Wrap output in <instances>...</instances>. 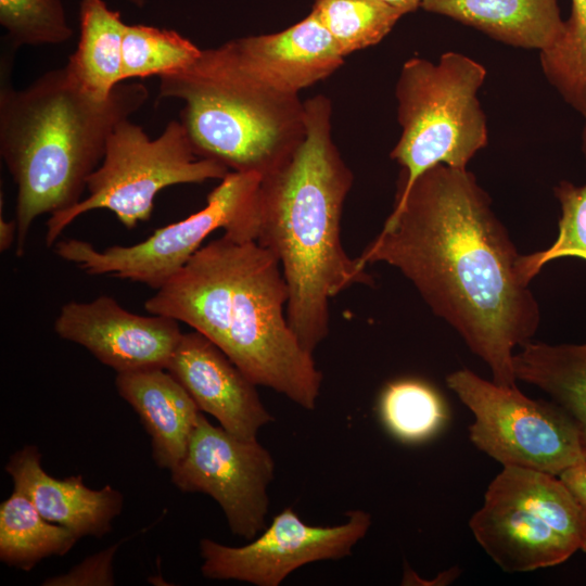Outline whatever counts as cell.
I'll return each instance as SVG.
<instances>
[{
	"mask_svg": "<svg viewBox=\"0 0 586 586\" xmlns=\"http://www.w3.org/2000/svg\"><path fill=\"white\" fill-rule=\"evenodd\" d=\"M519 257L475 176L437 164L396 192L383 228L357 259L396 268L488 366L492 381L513 386V351L532 341L540 321Z\"/></svg>",
	"mask_w": 586,
	"mask_h": 586,
	"instance_id": "cell-1",
	"label": "cell"
},
{
	"mask_svg": "<svg viewBox=\"0 0 586 586\" xmlns=\"http://www.w3.org/2000/svg\"><path fill=\"white\" fill-rule=\"evenodd\" d=\"M288 300L276 256L254 240L222 234L203 245L144 308L190 326L255 385L313 410L322 373L288 322Z\"/></svg>",
	"mask_w": 586,
	"mask_h": 586,
	"instance_id": "cell-2",
	"label": "cell"
},
{
	"mask_svg": "<svg viewBox=\"0 0 586 586\" xmlns=\"http://www.w3.org/2000/svg\"><path fill=\"white\" fill-rule=\"evenodd\" d=\"M306 136L292 157L262 178L256 242L279 260L289 289L288 322L309 353L328 336L330 300L372 284L341 240V217L354 177L331 136L330 100L304 101Z\"/></svg>",
	"mask_w": 586,
	"mask_h": 586,
	"instance_id": "cell-3",
	"label": "cell"
},
{
	"mask_svg": "<svg viewBox=\"0 0 586 586\" xmlns=\"http://www.w3.org/2000/svg\"><path fill=\"white\" fill-rule=\"evenodd\" d=\"M149 97L140 82H120L106 99L86 92L65 66L28 87L0 90V154L17 187L15 254L22 257L34 220L82 200L114 128Z\"/></svg>",
	"mask_w": 586,
	"mask_h": 586,
	"instance_id": "cell-4",
	"label": "cell"
},
{
	"mask_svg": "<svg viewBox=\"0 0 586 586\" xmlns=\"http://www.w3.org/2000/svg\"><path fill=\"white\" fill-rule=\"evenodd\" d=\"M160 95L183 101L181 123L195 155L230 171L264 177L285 164L306 136L297 94L186 68L160 76Z\"/></svg>",
	"mask_w": 586,
	"mask_h": 586,
	"instance_id": "cell-5",
	"label": "cell"
},
{
	"mask_svg": "<svg viewBox=\"0 0 586 586\" xmlns=\"http://www.w3.org/2000/svg\"><path fill=\"white\" fill-rule=\"evenodd\" d=\"M486 75L481 63L454 51L436 63L422 58L404 63L395 88L402 133L391 152L403 167L397 191L437 164L467 169L486 146V116L477 98Z\"/></svg>",
	"mask_w": 586,
	"mask_h": 586,
	"instance_id": "cell-6",
	"label": "cell"
},
{
	"mask_svg": "<svg viewBox=\"0 0 586 586\" xmlns=\"http://www.w3.org/2000/svg\"><path fill=\"white\" fill-rule=\"evenodd\" d=\"M469 526L508 573L555 566L586 552V508L559 476L538 470L502 467Z\"/></svg>",
	"mask_w": 586,
	"mask_h": 586,
	"instance_id": "cell-7",
	"label": "cell"
},
{
	"mask_svg": "<svg viewBox=\"0 0 586 586\" xmlns=\"http://www.w3.org/2000/svg\"><path fill=\"white\" fill-rule=\"evenodd\" d=\"M229 171L216 161L195 155L181 122H169L151 140L141 126L125 119L107 139L104 157L88 179L87 196L69 209L50 215L46 244L53 246L66 227L93 209H109L132 229L151 218L155 196L163 189L221 180Z\"/></svg>",
	"mask_w": 586,
	"mask_h": 586,
	"instance_id": "cell-8",
	"label": "cell"
},
{
	"mask_svg": "<svg viewBox=\"0 0 586 586\" xmlns=\"http://www.w3.org/2000/svg\"><path fill=\"white\" fill-rule=\"evenodd\" d=\"M262 176L229 171L207 195L206 205L155 230L132 245L103 250L78 239L58 241L55 254L91 276L130 280L157 290L178 272L215 230L240 241H256L257 196Z\"/></svg>",
	"mask_w": 586,
	"mask_h": 586,
	"instance_id": "cell-9",
	"label": "cell"
},
{
	"mask_svg": "<svg viewBox=\"0 0 586 586\" xmlns=\"http://www.w3.org/2000/svg\"><path fill=\"white\" fill-rule=\"evenodd\" d=\"M446 385L472 412V444L502 464L559 476L586 461L579 430L553 402L525 396L517 385L488 381L469 369L446 377Z\"/></svg>",
	"mask_w": 586,
	"mask_h": 586,
	"instance_id": "cell-10",
	"label": "cell"
},
{
	"mask_svg": "<svg viewBox=\"0 0 586 586\" xmlns=\"http://www.w3.org/2000/svg\"><path fill=\"white\" fill-rule=\"evenodd\" d=\"M170 474L178 489L215 499L233 534L251 540L267 526L275 460L257 438L238 437L201 413L187 454Z\"/></svg>",
	"mask_w": 586,
	"mask_h": 586,
	"instance_id": "cell-11",
	"label": "cell"
},
{
	"mask_svg": "<svg viewBox=\"0 0 586 586\" xmlns=\"http://www.w3.org/2000/svg\"><path fill=\"white\" fill-rule=\"evenodd\" d=\"M346 518L337 525L315 526L306 524L289 507L245 546L231 547L202 538V574L211 579L278 586L303 565L348 557L372 520L360 509L348 511Z\"/></svg>",
	"mask_w": 586,
	"mask_h": 586,
	"instance_id": "cell-12",
	"label": "cell"
},
{
	"mask_svg": "<svg viewBox=\"0 0 586 586\" xmlns=\"http://www.w3.org/2000/svg\"><path fill=\"white\" fill-rule=\"evenodd\" d=\"M344 58L332 36L310 12L282 31L238 38L202 50L188 68L298 95L302 89L340 68Z\"/></svg>",
	"mask_w": 586,
	"mask_h": 586,
	"instance_id": "cell-13",
	"label": "cell"
},
{
	"mask_svg": "<svg viewBox=\"0 0 586 586\" xmlns=\"http://www.w3.org/2000/svg\"><path fill=\"white\" fill-rule=\"evenodd\" d=\"M53 328L117 373L166 369L182 335L177 320L133 314L109 295L65 303Z\"/></svg>",
	"mask_w": 586,
	"mask_h": 586,
	"instance_id": "cell-14",
	"label": "cell"
},
{
	"mask_svg": "<svg viewBox=\"0 0 586 586\" xmlns=\"http://www.w3.org/2000/svg\"><path fill=\"white\" fill-rule=\"evenodd\" d=\"M166 370L186 388L201 411L215 417L229 433L257 438L273 421L256 386L208 337L182 333Z\"/></svg>",
	"mask_w": 586,
	"mask_h": 586,
	"instance_id": "cell-15",
	"label": "cell"
},
{
	"mask_svg": "<svg viewBox=\"0 0 586 586\" xmlns=\"http://www.w3.org/2000/svg\"><path fill=\"white\" fill-rule=\"evenodd\" d=\"M5 471L14 489L28 497L46 520L68 528L78 538L104 536L123 508V495L111 485L95 491L84 483L81 475L58 479L48 474L34 445L14 453Z\"/></svg>",
	"mask_w": 586,
	"mask_h": 586,
	"instance_id": "cell-16",
	"label": "cell"
},
{
	"mask_svg": "<svg viewBox=\"0 0 586 586\" xmlns=\"http://www.w3.org/2000/svg\"><path fill=\"white\" fill-rule=\"evenodd\" d=\"M115 385L150 435L157 467L174 470L184 458L201 416L195 402L166 369L120 372Z\"/></svg>",
	"mask_w": 586,
	"mask_h": 586,
	"instance_id": "cell-17",
	"label": "cell"
},
{
	"mask_svg": "<svg viewBox=\"0 0 586 586\" xmlns=\"http://www.w3.org/2000/svg\"><path fill=\"white\" fill-rule=\"evenodd\" d=\"M421 8L539 53L559 41L565 25L558 0H423Z\"/></svg>",
	"mask_w": 586,
	"mask_h": 586,
	"instance_id": "cell-18",
	"label": "cell"
},
{
	"mask_svg": "<svg viewBox=\"0 0 586 586\" xmlns=\"http://www.w3.org/2000/svg\"><path fill=\"white\" fill-rule=\"evenodd\" d=\"M517 380L545 392L576 423L586 458V342H528L513 355Z\"/></svg>",
	"mask_w": 586,
	"mask_h": 586,
	"instance_id": "cell-19",
	"label": "cell"
},
{
	"mask_svg": "<svg viewBox=\"0 0 586 586\" xmlns=\"http://www.w3.org/2000/svg\"><path fill=\"white\" fill-rule=\"evenodd\" d=\"M80 36L65 68L89 94L106 99L122 79L123 41L127 25L103 0H81Z\"/></svg>",
	"mask_w": 586,
	"mask_h": 586,
	"instance_id": "cell-20",
	"label": "cell"
},
{
	"mask_svg": "<svg viewBox=\"0 0 586 586\" xmlns=\"http://www.w3.org/2000/svg\"><path fill=\"white\" fill-rule=\"evenodd\" d=\"M79 538L68 528L46 520L28 497L13 489L0 505V559L30 571L40 560L64 556Z\"/></svg>",
	"mask_w": 586,
	"mask_h": 586,
	"instance_id": "cell-21",
	"label": "cell"
},
{
	"mask_svg": "<svg viewBox=\"0 0 586 586\" xmlns=\"http://www.w3.org/2000/svg\"><path fill=\"white\" fill-rule=\"evenodd\" d=\"M379 408L386 429L406 443L432 437L447 418L445 404L436 390L416 379L387 384L381 394Z\"/></svg>",
	"mask_w": 586,
	"mask_h": 586,
	"instance_id": "cell-22",
	"label": "cell"
},
{
	"mask_svg": "<svg viewBox=\"0 0 586 586\" xmlns=\"http://www.w3.org/2000/svg\"><path fill=\"white\" fill-rule=\"evenodd\" d=\"M311 12L344 56L379 43L404 15L382 0H316Z\"/></svg>",
	"mask_w": 586,
	"mask_h": 586,
	"instance_id": "cell-23",
	"label": "cell"
},
{
	"mask_svg": "<svg viewBox=\"0 0 586 586\" xmlns=\"http://www.w3.org/2000/svg\"><path fill=\"white\" fill-rule=\"evenodd\" d=\"M179 33L146 25H127L123 41L122 79L145 78L183 71L201 55Z\"/></svg>",
	"mask_w": 586,
	"mask_h": 586,
	"instance_id": "cell-24",
	"label": "cell"
},
{
	"mask_svg": "<svg viewBox=\"0 0 586 586\" xmlns=\"http://www.w3.org/2000/svg\"><path fill=\"white\" fill-rule=\"evenodd\" d=\"M564 31L539 53L543 73L565 102L585 118L586 129V0H572Z\"/></svg>",
	"mask_w": 586,
	"mask_h": 586,
	"instance_id": "cell-25",
	"label": "cell"
},
{
	"mask_svg": "<svg viewBox=\"0 0 586 586\" xmlns=\"http://www.w3.org/2000/svg\"><path fill=\"white\" fill-rule=\"evenodd\" d=\"M553 192L561 206L559 234L548 249L520 255L518 271L526 284L552 259L566 256L586 259V184L561 181Z\"/></svg>",
	"mask_w": 586,
	"mask_h": 586,
	"instance_id": "cell-26",
	"label": "cell"
},
{
	"mask_svg": "<svg viewBox=\"0 0 586 586\" xmlns=\"http://www.w3.org/2000/svg\"><path fill=\"white\" fill-rule=\"evenodd\" d=\"M0 24L12 49L59 44L73 35L61 0H0Z\"/></svg>",
	"mask_w": 586,
	"mask_h": 586,
	"instance_id": "cell-27",
	"label": "cell"
},
{
	"mask_svg": "<svg viewBox=\"0 0 586 586\" xmlns=\"http://www.w3.org/2000/svg\"><path fill=\"white\" fill-rule=\"evenodd\" d=\"M117 546H114L112 549H107L106 551L102 552V553H99L95 557H92V558H89L84 564L81 563L82 566H85L87 570L84 571V570H79V569H75L73 570L72 572H69V574H67L66 576H60V577H55L51 581H53V583L51 584H54V585H69V584H88L87 582H89L90 584V574L92 575V582L93 584H98L97 582V578L94 576V571L97 572H101L103 574H105L106 576H110L112 577V573H111V570H110V564H111V559H112V555H113V551L116 549Z\"/></svg>",
	"mask_w": 586,
	"mask_h": 586,
	"instance_id": "cell-28",
	"label": "cell"
},
{
	"mask_svg": "<svg viewBox=\"0 0 586 586\" xmlns=\"http://www.w3.org/2000/svg\"><path fill=\"white\" fill-rule=\"evenodd\" d=\"M559 477L586 508V461L566 469Z\"/></svg>",
	"mask_w": 586,
	"mask_h": 586,
	"instance_id": "cell-29",
	"label": "cell"
},
{
	"mask_svg": "<svg viewBox=\"0 0 586 586\" xmlns=\"http://www.w3.org/2000/svg\"><path fill=\"white\" fill-rule=\"evenodd\" d=\"M17 222L16 220H4L0 215V251L5 252L16 242Z\"/></svg>",
	"mask_w": 586,
	"mask_h": 586,
	"instance_id": "cell-30",
	"label": "cell"
},
{
	"mask_svg": "<svg viewBox=\"0 0 586 586\" xmlns=\"http://www.w3.org/2000/svg\"><path fill=\"white\" fill-rule=\"evenodd\" d=\"M398 9L403 14L410 13L421 7L423 0H382Z\"/></svg>",
	"mask_w": 586,
	"mask_h": 586,
	"instance_id": "cell-31",
	"label": "cell"
},
{
	"mask_svg": "<svg viewBox=\"0 0 586 586\" xmlns=\"http://www.w3.org/2000/svg\"><path fill=\"white\" fill-rule=\"evenodd\" d=\"M127 1L137 8H143L145 4V0H127Z\"/></svg>",
	"mask_w": 586,
	"mask_h": 586,
	"instance_id": "cell-32",
	"label": "cell"
}]
</instances>
